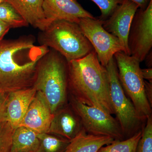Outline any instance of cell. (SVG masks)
Segmentation results:
<instances>
[{
  "label": "cell",
  "mask_w": 152,
  "mask_h": 152,
  "mask_svg": "<svg viewBox=\"0 0 152 152\" xmlns=\"http://www.w3.org/2000/svg\"><path fill=\"white\" fill-rule=\"evenodd\" d=\"M141 73L144 80H147L148 81L152 83V68L141 69Z\"/></svg>",
  "instance_id": "obj_26"
},
{
  "label": "cell",
  "mask_w": 152,
  "mask_h": 152,
  "mask_svg": "<svg viewBox=\"0 0 152 152\" xmlns=\"http://www.w3.org/2000/svg\"><path fill=\"white\" fill-rule=\"evenodd\" d=\"M68 90L71 96L80 102L114 114L107 72L94 50L86 56L68 62Z\"/></svg>",
  "instance_id": "obj_2"
},
{
  "label": "cell",
  "mask_w": 152,
  "mask_h": 152,
  "mask_svg": "<svg viewBox=\"0 0 152 152\" xmlns=\"http://www.w3.org/2000/svg\"><path fill=\"white\" fill-rule=\"evenodd\" d=\"M38 133L23 126L15 129L11 152H38L39 140Z\"/></svg>",
  "instance_id": "obj_17"
},
{
  "label": "cell",
  "mask_w": 152,
  "mask_h": 152,
  "mask_svg": "<svg viewBox=\"0 0 152 152\" xmlns=\"http://www.w3.org/2000/svg\"><path fill=\"white\" fill-rule=\"evenodd\" d=\"M105 67L108 76L110 97L114 114L125 138H129L142 130L146 122L141 119L131 100L127 97L119 79L114 57Z\"/></svg>",
  "instance_id": "obj_6"
},
{
  "label": "cell",
  "mask_w": 152,
  "mask_h": 152,
  "mask_svg": "<svg viewBox=\"0 0 152 152\" xmlns=\"http://www.w3.org/2000/svg\"><path fill=\"white\" fill-rule=\"evenodd\" d=\"M6 0H0V3L3 2L5 1Z\"/></svg>",
  "instance_id": "obj_30"
},
{
  "label": "cell",
  "mask_w": 152,
  "mask_h": 152,
  "mask_svg": "<svg viewBox=\"0 0 152 152\" xmlns=\"http://www.w3.org/2000/svg\"><path fill=\"white\" fill-rule=\"evenodd\" d=\"M39 146L38 152H64L70 141L48 133L38 134Z\"/></svg>",
  "instance_id": "obj_18"
},
{
  "label": "cell",
  "mask_w": 152,
  "mask_h": 152,
  "mask_svg": "<svg viewBox=\"0 0 152 152\" xmlns=\"http://www.w3.org/2000/svg\"><path fill=\"white\" fill-rule=\"evenodd\" d=\"M15 129L8 121L0 123V152H11Z\"/></svg>",
  "instance_id": "obj_21"
},
{
  "label": "cell",
  "mask_w": 152,
  "mask_h": 152,
  "mask_svg": "<svg viewBox=\"0 0 152 152\" xmlns=\"http://www.w3.org/2000/svg\"><path fill=\"white\" fill-rule=\"evenodd\" d=\"M29 25L43 31L48 27L42 0H6Z\"/></svg>",
  "instance_id": "obj_15"
},
{
  "label": "cell",
  "mask_w": 152,
  "mask_h": 152,
  "mask_svg": "<svg viewBox=\"0 0 152 152\" xmlns=\"http://www.w3.org/2000/svg\"><path fill=\"white\" fill-rule=\"evenodd\" d=\"M145 60H146V65L148 68H151L152 66V52L151 51L147 55Z\"/></svg>",
  "instance_id": "obj_29"
},
{
  "label": "cell",
  "mask_w": 152,
  "mask_h": 152,
  "mask_svg": "<svg viewBox=\"0 0 152 152\" xmlns=\"http://www.w3.org/2000/svg\"><path fill=\"white\" fill-rule=\"evenodd\" d=\"M9 94L0 92V123L7 120V104Z\"/></svg>",
  "instance_id": "obj_24"
},
{
  "label": "cell",
  "mask_w": 152,
  "mask_h": 152,
  "mask_svg": "<svg viewBox=\"0 0 152 152\" xmlns=\"http://www.w3.org/2000/svg\"><path fill=\"white\" fill-rule=\"evenodd\" d=\"M85 37L88 40L97 55L101 64L105 67L114 55L124 50L119 40L103 28L100 19L83 18L78 23Z\"/></svg>",
  "instance_id": "obj_8"
},
{
  "label": "cell",
  "mask_w": 152,
  "mask_h": 152,
  "mask_svg": "<svg viewBox=\"0 0 152 152\" xmlns=\"http://www.w3.org/2000/svg\"><path fill=\"white\" fill-rule=\"evenodd\" d=\"M99 7L101 12L99 19L105 20L110 16L117 7L124 0H91Z\"/></svg>",
  "instance_id": "obj_23"
},
{
  "label": "cell",
  "mask_w": 152,
  "mask_h": 152,
  "mask_svg": "<svg viewBox=\"0 0 152 152\" xmlns=\"http://www.w3.org/2000/svg\"><path fill=\"white\" fill-rule=\"evenodd\" d=\"M39 45L55 50L68 62L81 58L94 50L77 23L58 20L52 23L38 37Z\"/></svg>",
  "instance_id": "obj_4"
},
{
  "label": "cell",
  "mask_w": 152,
  "mask_h": 152,
  "mask_svg": "<svg viewBox=\"0 0 152 152\" xmlns=\"http://www.w3.org/2000/svg\"><path fill=\"white\" fill-rule=\"evenodd\" d=\"M33 87L45 101L53 114L66 105L68 61L50 49L39 61Z\"/></svg>",
  "instance_id": "obj_3"
},
{
  "label": "cell",
  "mask_w": 152,
  "mask_h": 152,
  "mask_svg": "<svg viewBox=\"0 0 152 152\" xmlns=\"http://www.w3.org/2000/svg\"><path fill=\"white\" fill-rule=\"evenodd\" d=\"M137 152H152V115L147 118L142 129Z\"/></svg>",
  "instance_id": "obj_22"
},
{
  "label": "cell",
  "mask_w": 152,
  "mask_h": 152,
  "mask_svg": "<svg viewBox=\"0 0 152 152\" xmlns=\"http://www.w3.org/2000/svg\"><path fill=\"white\" fill-rule=\"evenodd\" d=\"M0 20L8 25L10 28L27 27L28 24L7 2L0 3Z\"/></svg>",
  "instance_id": "obj_20"
},
{
  "label": "cell",
  "mask_w": 152,
  "mask_h": 152,
  "mask_svg": "<svg viewBox=\"0 0 152 152\" xmlns=\"http://www.w3.org/2000/svg\"><path fill=\"white\" fill-rule=\"evenodd\" d=\"M139 7V8L145 10L147 8L151 0H131Z\"/></svg>",
  "instance_id": "obj_28"
},
{
  "label": "cell",
  "mask_w": 152,
  "mask_h": 152,
  "mask_svg": "<svg viewBox=\"0 0 152 152\" xmlns=\"http://www.w3.org/2000/svg\"><path fill=\"white\" fill-rule=\"evenodd\" d=\"M35 43L31 35L0 40V92L33 87L38 63L50 50Z\"/></svg>",
  "instance_id": "obj_1"
},
{
  "label": "cell",
  "mask_w": 152,
  "mask_h": 152,
  "mask_svg": "<svg viewBox=\"0 0 152 152\" xmlns=\"http://www.w3.org/2000/svg\"><path fill=\"white\" fill-rule=\"evenodd\" d=\"M138 9V6L131 0H124L110 16L102 20L104 28L118 38L124 49V53L129 56L128 37L134 16Z\"/></svg>",
  "instance_id": "obj_10"
},
{
  "label": "cell",
  "mask_w": 152,
  "mask_h": 152,
  "mask_svg": "<svg viewBox=\"0 0 152 152\" xmlns=\"http://www.w3.org/2000/svg\"><path fill=\"white\" fill-rule=\"evenodd\" d=\"M70 106L88 134L108 136L115 140H124L120 124L112 115L98 108L82 103L71 96Z\"/></svg>",
  "instance_id": "obj_7"
},
{
  "label": "cell",
  "mask_w": 152,
  "mask_h": 152,
  "mask_svg": "<svg viewBox=\"0 0 152 152\" xmlns=\"http://www.w3.org/2000/svg\"><path fill=\"white\" fill-rule=\"evenodd\" d=\"M83 129L77 115L71 107L65 105L54 114L48 134L71 141Z\"/></svg>",
  "instance_id": "obj_13"
},
{
  "label": "cell",
  "mask_w": 152,
  "mask_h": 152,
  "mask_svg": "<svg viewBox=\"0 0 152 152\" xmlns=\"http://www.w3.org/2000/svg\"><path fill=\"white\" fill-rule=\"evenodd\" d=\"M130 56L140 62L145 61L152 47V0L145 10L138 9L128 37Z\"/></svg>",
  "instance_id": "obj_9"
},
{
  "label": "cell",
  "mask_w": 152,
  "mask_h": 152,
  "mask_svg": "<svg viewBox=\"0 0 152 152\" xmlns=\"http://www.w3.org/2000/svg\"><path fill=\"white\" fill-rule=\"evenodd\" d=\"M115 140L108 136L88 134L84 129L70 141L64 152H98L102 147Z\"/></svg>",
  "instance_id": "obj_16"
},
{
  "label": "cell",
  "mask_w": 152,
  "mask_h": 152,
  "mask_svg": "<svg viewBox=\"0 0 152 152\" xmlns=\"http://www.w3.org/2000/svg\"><path fill=\"white\" fill-rule=\"evenodd\" d=\"M53 116L43 98L37 93L19 126L28 128L38 134H48Z\"/></svg>",
  "instance_id": "obj_12"
},
{
  "label": "cell",
  "mask_w": 152,
  "mask_h": 152,
  "mask_svg": "<svg viewBox=\"0 0 152 152\" xmlns=\"http://www.w3.org/2000/svg\"><path fill=\"white\" fill-rule=\"evenodd\" d=\"M142 132V129L129 138L115 140L111 143L102 147L98 152H137Z\"/></svg>",
  "instance_id": "obj_19"
},
{
  "label": "cell",
  "mask_w": 152,
  "mask_h": 152,
  "mask_svg": "<svg viewBox=\"0 0 152 152\" xmlns=\"http://www.w3.org/2000/svg\"><path fill=\"white\" fill-rule=\"evenodd\" d=\"M42 7L48 27L58 20L78 23L80 19L94 18L77 0H42Z\"/></svg>",
  "instance_id": "obj_11"
},
{
  "label": "cell",
  "mask_w": 152,
  "mask_h": 152,
  "mask_svg": "<svg viewBox=\"0 0 152 152\" xmlns=\"http://www.w3.org/2000/svg\"><path fill=\"white\" fill-rule=\"evenodd\" d=\"M114 58L121 85L139 117L145 123L147 118L152 115V110L145 94V80L142 75L140 62L123 52L116 53Z\"/></svg>",
  "instance_id": "obj_5"
},
{
  "label": "cell",
  "mask_w": 152,
  "mask_h": 152,
  "mask_svg": "<svg viewBox=\"0 0 152 152\" xmlns=\"http://www.w3.org/2000/svg\"><path fill=\"white\" fill-rule=\"evenodd\" d=\"M36 94L34 87L9 93L7 120L14 128L20 126Z\"/></svg>",
  "instance_id": "obj_14"
},
{
  "label": "cell",
  "mask_w": 152,
  "mask_h": 152,
  "mask_svg": "<svg viewBox=\"0 0 152 152\" xmlns=\"http://www.w3.org/2000/svg\"><path fill=\"white\" fill-rule=\"evenodd\" d=\"M10 28L8 25L0 20V40L3 39V38L9 31Z\"/></svg>",
  "instance_id": "obj_27"
},
{
  "label": "cell",
  "mask_w": 152,
  "mask_h": 152,
  "mask_svg": "<svg viewBox=\"0 0 152 152\" xmlns=\"http://www.w3.org/2000/svg\"><path fill=\"white\" fill-rule=\"evenodd\" d=\"M145 92L147 100L152 107V83L145 80Z\"/></svg>",
  "instance_id": "obj_25"
}]
</instances>
